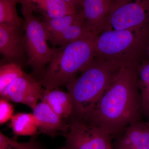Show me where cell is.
<instances>
[{"label": "cell", "instance_id": "obj_11", "mask_svg": "<svg viewBox=\"0 0 149 149\" xmlns=\"http://www.w3.org/2000/svg\"><path fill=\"white\" fill-rule=\"evenodd\" d=\"M115 0H80L78 7L87 27L93 34L101 33Z\"/></svg>", "mask_w": 149, "mask_h": 149}, {"label": "cell", "instance_id": "obj_1", "mask_svg": "<svg viewBox=\"0 0 149 149\" xmlns=\"http://www.w3.org/2000/svg\"><path fill=\"white\" fill-rule=\"evenodd\" d=\"M142 111L137 69L122 67L87 122L101 128L113 138L139 121Z\"/></svg>", "mask_w": 149, "mask_h": 149}, {"label": "cell", "instance_id": "obj_9", "mask_svg": "<svg viewBox=\"0 0 149 149\" xmlns=\"http://www.w3.org/2000/svg\"><path fill=\"white\" fill-rule=\"evenodd\" d=\"M45 90L40 82L25 73L1 92L0 96L1 98L26 105L33 110Z\"/></svg>", "mask_w": 149, "mask_h": 149}, {"label": "cell", "instance_id": "obj_6", "mask_svg": "<svg viewBox=\"0 0 149 149\" xmlns=\"http://www.w3.org/2000/svg\"><path fill=\"white\" fill-rule=\"evenodd\" d=\"M48 41L54 48L74 41L97 36L87 27L83 14L77 12L55 18H42Z\"/></svg>", "mask_w": 149, "mask_h": 149}, {"label": "cell", "instance_id": "obj_15", "mask_svg": "<svg viewBox=\"0 0 149 149\" xmlns=\"http://www.w3.org/2000/svg\"><path fill=\"white\" fill-rule=\"evenodd\" d=\"M41 99L62 119L69 117L73 113V102L68 92L58 88L51 90L45 89Z\"/></svg>", "mask_w": 149, "mask_h": 149}, {"label": "cell", "instance_id": "obj_7", "mask_svg": "<svg viewBox=\"0 0 149 149\" xmlns=\"http://www.w3.org/2000/svg\"><path fill=\"white\" fill-rule=\"evenodd\" d=\"M144 27H149V0H122L114 1L102 32Z\"/></svg>", "mask_w": 149, "mask_h": 149}, {"label": "cell", "instance_id": "obj_22", "mask_svg": "<svg viewBox=\"0 0 149 149\" xmlns=\"http://www.w3.org/2000/svg\"><path fill=\"white\" fill-rule=\"evenodd\" d=\"M63 1L70 5L75 7L77 9L80 2V0H63Z\"/></svg>", "mask_w": 149, "mask_h": 149}, {"label": "cell", "instance_id": "obj_5", "mask_svg": "<svg viewBox=\"0 0 149 149\" xmlns=\"http://www.w3.org/2000/svg\"><path fill=\"white\" fill-rule=\"evenodd\" d=\"M21 11L24 18L23 28L27 64L32 67L35 73L42 75L45 67L49 63L57 49L48 45L42 20L35 16L34 12L26 6L21 5Z\"/></svg>", "mask_w": 149, "mask_h": 149}, {"label": "cell", "instance_id": "obj_8", "mask_svg": "<svg viewBox=\"0 0 149 149\" xmlns=\"http://www.w3.org/2000/svg\"><path fill=\"white\" fill-rule=\"evenodd\" d=\"M65 136L68 149L113 148L111 135L101 128L80 119L70 123Z\"/></svg>", "mask_w": 149, "mask_h": 149}, {"label": "cell", "instance_id": "obj_19", "mask_svg": "<svg viewBox=\"0 0 149 149\" xmlns=\"http://www.w3.org/2000/svg\"><path fill=\"white\" fill-rule=\"evenodd\" d=\"M22 65L15 63L9 62L0 68V93L4 90L11 83L24 75Z\"/></svg>", "mask_w": 149, "mask_h": 149}, {"label": "cell", "instance_id": "obj_23", "mask_svg": "<svg viewBox=\"0 0 149 149\" xmlns=\"http://www.w3.org/2000/svg\"><path fill=\"white\" fill-rule=\"evenodd\" d=\"M122 1V0H115L114 1Z\"/></svg>", "mask_w": 149, "mask_h": 149}, {"label": "cell", "instance_id": "obj_4", "mask_svg": "<svg viewBox=\"0 0 149 149\" xmlns=\"http://www.w3.org/2000/svg\"><path fill=\"white\" fill-rule=\"evenodd\" d=\"M149 40V27L102 31L95 39L96 56L120 67L137 69V60Z\"/></svg>", "mask_w": 149, "mask_h": 149}, {"label": "cell", "instance_id": "obj_25", "mask_svg": "<svg viewBox=\"0 0 149 149\" xmlns=\"http://www.w3.org/2000/svg\"></svg>", "mask_w": 149, "mask_h": 149}, {"label": "cell", "instance_id": "obj_21", "mask_svg": "<svg viewBox=\"0 0 149 149\" xmlns=\"http://www.w3.org/2000/svg\"><path fill=\"white\" fill-rule=\"evenodd\" d=\"M9 101L5 99L1 98L0 100V124H4L13 116L14 109Z\"/></svg>", "mask_w": 149, "mask_h": 149}, {"label": "cell", "instance_id": "obj_16", "mask_svg": "<svg viewBox=\"0 0 149 149\" xmlns=\"http://www.w3.org/2000/svg\"><path fill=\"white\" fill-rule=\"evenodd\" d=\"M10 127L17 136H33L39 130V123L33 113H20L13 115Z\"/></svg>", "mask_w": 149, "mask_h": 149}, {"label": "cell", "instance_id": "obj_17", "mask_svg": "<svg viewBox=\"0 0 149 149\" xmlns=\"http://www.w3.org/2000/svg\"><path fill=\"white\" fill-rule=\"evenodd\" d=\"M137 71L143 111L149 117V61L138 67Z\"/></svg>", "mask_w": 149, "mask_h": 149}, {"label": "cell", "instance_id": "obj_14", "mask_svg": "<svg viewBox=\"0 0 149 149\" xmlns=\"http://www.w3.org/2000/svg\"><path fill=\"white\" fill-rule=\"evenodd\" d=\"M116 149H149V123L139 120L129 125Z\"/></svg>", "mask_w": 149, "mask_h": 149}, {"label": "cell", "instance_id": "obj_3", "mask_svg": "<svg viewBox=\"0 0 149 149\" xmlns=\"http://www.w3.org/2000/svg\"><path fill=\"white\" fill-rule=\"evenodd\" d=\"M97 36L74 41L60 47L52 57L40 83L46 90H53L70 83L96 56Z\"/></svg>", "mask_w": 149, "mask_h": 149}, {"label": "cell", "instance_id": "obj_13", "mask_svg": "<svg viewBox=\"0 0 149 149\" xmlns=\"http://www.w3.org/2000/svg\"><path fill=\"white\" fill-rule=\"evenodd\" d=\"M33 114L39 123V130L44 134L54 136L58 132L67 133L69 125L63 122L49 105L42 101L33 110Z\"/></svg>", "mask_w": 149, "mask_h": 149}, {"label": "cell", "instance_id": "obj_12", "mask_svg": "<svg viewBox=\"0 0 149 149\" xmlns=\"http://www.w3.org/2000/svg\"><path fill=\"white\" fill-rule=\"evenodd\" d=\"M21 5L26 6L42 18H55L77 12V9L63 0H18Z\"/></svg>", "mask_w": 149, "mask_h": 149}, {"label": "cell", "instance_id": "obj_26", "mask_svg": "<svg viewBox=\"0 0 149 149\" xmlns=\"http://www.w3.org/2000/svg\"></svg>", "mask_w": 149, "mask_h": 149}, {"label": "cell", "instance_id": "obj_18", "mask_svg": "<svg viewBox=\"0 0 149 149\" xmlns=\"http://www.w3.org/2000/svg\"><path fill=\"white\" fill-rule=\"evenodd\" d=\"M18 0H0V23L23 26V21L18 16L17 4Z\"/></svg>", "mask_w": 149, "mask_h": 149}, {"label": "cell", "instance_id": "obj_20", "mask_svg": "<svg viewBox=\"0 0 149 149\" xmlns=\"http://www.w3.org/2000/svg\"><path fill=\"white\" fill-rule=\"evenodd\" d=\"M0 149H40L33 140L26 143H20L0 133Z\"/></svg>", "mask_w": 149, "mask_h": 149}, {"label": "cell", "instance_id": "obj_24", "mask_svg": "<svg viewBox=\"0 0 149 149\" xmlns=\"http://www.w3.org/2000/svg\"><path fill=\"white\" fill-rule=\"evenodd\" d=\"M109 149H113V148Z\"/></svg>", "mask_w": 149, "mask_h": 149}, {"label": "cell", "instance_id": "obj_10", "mask_svg": "<svg viewBox=\"0 0 149 149\" xmlns=\"http://www.w3.org/2000/svg\"><path fill=\"white\" fill-rule=\"evenodd\" d=\"M23 26L0 23V53L8 62L21 65L27 56Z\"/></svg>", "mask_w": 149, "mask_h": 149}, {"label": "cell", "instance_id": "obj_2", "mask_svg": "<svg viewBox=\"0 0 149 149\" xmlns=\"http://www.w3.org/2000/svg\"><path fill=\"white\" fill-rule=\"evenodd\" d=\"M120 68L96 56L80 75L66 85L73 102V113L79 119L88 121Z\"/></svg>", "mask_w": 149, "mask_h": 149}]
</instances>
